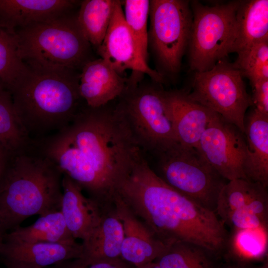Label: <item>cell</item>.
<instances>
[{"label":"cell","mask_w":268,"mask_h":268,"mask_svg":"<svg viewBox=\"0 0 268 268\" xmlns=\"http://www.w3.org/2000/svg\"><path fill=\"white\" fill-rule=\"evenodd\" d=\"M28 69L19 56L14 33L0 26V84L9 91Z\"/></svg>","instance_id":"obj_28"},{"label":"cell","mask_w":268,"mask_h":268,"mask_svg":"<svg viewBox=\"0 0 268 268\" xmlns=\"http://www.w3.org/2000/svg\"><path fill=\"white\" fill-rule=\"evenodd\" d=\"M134 268H152V262L137 267H134Z\"/></svg>","instance_id":"obj_36"},{"label":"cell","mask_w":268,"mask_h":268,"mask_svg":"<svg viewBox=\"0 0 268 268\" xmlns=\"http://www.w3.org/2000/svg\"><path fill=\"white\" fill-rule=\"evenodd\" d=\"M60 211L67 226L75 239L85 240L98 224L105 206L86 197L82 189L63 175Z\"/></svg>","instance_id":"obj_18"},{"label":"cell","mask_w":268,"mask_h":268,"mask_svg":"<svg viewBox=\"0 0 268 268\" xmlns=\"http://www.w3.org/2000/svg\"><path fill=\"white\" fill-rule=\"evenodd\" d=\"M79 79L76 71L29 67L17 81L9 92L16 114L30 137L34 134L56 133L73 120L84 106Z\"/></svg>","instance_id":"obj_4"},{"label":"cell","mask_w":268,"mask_h":268,"mask_svg":"<svg viewBox=\"0 0 268 268\" xmlns=\"http://www.w3.org/2000/svg\"><path fill=\"white\" fill-rule=\"evenodd\" d=\"M113 194L167 246L191 243L223 259L230 236L223 222L166 184L144 156L117 181Z\"/></svg>","instance_id":"obj_2"},{"label":"cell","mask_w":268,"mask_h":268,"mask_svg":"<svg viewBox=\"0 0 268 268\" xmlns=\"http://www.w3.org/2000/svg\"><path fill=\"white\" fill-rule=\"evenodd\" d=\"M237 54L233 64L252 84L268 79V40L256 43Z\"/></svg>","instance_id":"obj_30"},{"label":"cell","mask_w":268,"mask_h":268,"mask_svg":"<svg viewBox=\"0 0 268 268\" xmlns=\"http://www.w3.org/2000/svg\"><path fill=\"white\" fill-rule=\"evenodd\" d=\"M152 268H161L155 262H152Z\"/></svg>","instance_id":"obj_39"},{"label":"cell","mask_w":268,"mask_h":268,"mask_svg":"<svg viewBox=\"0 0 268 268\" xmlns=\"http://www.w3.org/2000/svg\"><path fill=\"white\" fill-rule=\"evenodd\" d=\"M10 155L9 153L0 144V174Z\"/></svg>","instance_id":"obj_34"},{"label":"cell","mask_w":268,"mask_h":268,"mask_svg":"<svg viewBox=\"0 0 268 268\" xmlns=\"http://www.w3.org/2000/svg\"><path fill=\"white\" fill-rule=\"evenodd\" d=\"M73 0H0V26L17 30L68 14Z\"/></svg>","instance_id":"obj_17"},{"label":"cell","mask_w":268,"mask_h":268,"mask_svg":"<svg viewBox=\"0 0 268 268\" xmlns=\"http://www.w3.org/2000/svg\"><path fill=\"white\" fill-rule=\"evenodd\" d=\"M242 77L233 64L222 60L209 70L195 72L188 94L244 134L246 111L253 103Z\"/></svg>","instance_id":"obj_9"},{"label":"cell","mask_w":268,"mask_h":268,"mask_svg":"<svg viewBox=\"0 0 268 268\" xmlns=\"http://www.w3.org/2000/svg\"><path fill=\"white\" fill-rule=\"evenodd\" d=\"M163 89L152 85L128 86L116 107L143 154L154 155L177 141Z\"/></svg>","instance_id":"obj_6"},{"label":"cell","mask_w":268,"mask_h":268,"mask_svg":"<svg viewBox=\"0 0 268 268\" xmlns=\"http://www.w3.org/2000/svg\"><path fill=\"white\" fill-rule=\"evenodd\" d=\"M123 239L122 224L112 203L105 206L98 224L82 241V255L80 258L89 260L121 258Z\"/></svg>","instance_id":"obj_20"},{"label":"cell","mask_w":268,"mask_h":268,"mask_svg":"<svg viewBox=\"0 0 268 268\" xmlns=\"http://www.w3.org/2000/svg\"><path fill=\"white\" fill-rule=\"evenodd\" d=\"M3 240L59 243L76 241L68 230L60 210L41 215L32 224L19 226L7 232Z\"/></svg>","instance_id":"obj_22"},{"label":"cell","mask_w":268,"mask_h":268,"mask_svg":"<svg viewBox=\"0 0 268 268\" xmlns=\"http://www.w3.org/2000/svg\"><path fill=\"white\" fill-rule=\"evenodd\" d=\"M10 155L0 174V232L4 236L30 216L60 210L63 174L39 151Z\"/></svg>","instance_id":"obj_3"},{"label":"cell","mask_w":268,"mask_h":268,"mask_svg":"<svg viewBox=\"0 0 268 268\" xmlns=\"http://www.w3.org/2000/svg\"><path fill=\"white\" fill-rule=\"evenodd\" d=\"M252 86L253 95L252 99L255 108L268 115V79L258 81Z\"/></svg>","instance_id":"obj_32"},{"label":"cell","mask_w":268,"mask_h":268,"mask_svg":"<svg viewBox=\"0 0 268 268\" xmlns=\"http://www.w3.org/2000/svg\"><path fill=\"white\" fill-rule=\"evenodd\" d=\"M220 268H253L251 263L241 261L223 259Z\"/></svg>","instance_id":"obj_33"},{"label":"cell","mask_w":268,"mask_h":268,"mask_svg":"<svg viewBox=\"0 0 268 268\" xmlns=\"http://www.w3.org/2000/svg\"><path fill=\"white\" fill-rule=\"evenodd\" d=\"M112 203L123 228L121 258L134 267L154 262L168 246L114 194Z\"/></svg>","instance_id":"obj_13"},{"label":"cell","mask_w":268,"mask_h":268,"mask_svg":"<svg viewBox=\"0 0 268 268\" xmlns=\"http://www.w3.org/2000/svg\"><path fill=\"white\" fill-rule=\"evenodd\" d=\"M39 151L104 206L115 184L143 154L115 101L98 108L84 105L67 126L40 141Z\"/></svg>","instance_id":"obj_1"},{"label":"cell","mask_w":268,"mask_h":268,"mask_svg":"<svg viewBox=\"0 0 268 268\" xmlns=\"http://www.w3.org/2000/svg\"><path fill=\"white\" fill-rule=\"evenodd\" d=\"M267 187L244 179L228 181L222 189L217 202L216 213L221 220L232 211L246 206Z\"/></svg>","instance_id":"obj_27"},{"label":"cell","mask_w":268,"mask_h":268,"mask_svg":"<svg viewBox=\"0 0 268 268\" xmlns=\"http://www.w3.org/2000/svg\"><path fill=\"white\" fill-rule=\"evenodd\" d=\"M4 236L0 232V250L1 247V245L3 242L4 240Z\"/></svg>","instance_id":"obj_37"},{"label":"cell","mask_w":268,"mask_h":268,"mask_svg":"<svg viewBox=\"0 0 268 268\" xmlns=\"http://www.w3.org/2000/svg\"><path fill=\"white\" fill-rule=\"evenodd\" d=\"M19 56L29 68L48 71H76L90 59L91 45L76 15L69 13L14 32Z\"/></svg>","instance_id":"obj_5"},{"label":"cell","mask_w":268,"mask_h":268,"mask_svg":"<svg viewBox=\"0 0 268 268\" xmlns=\"http://www.w3.org/2000/svg\"><path fill=\"white\" fill-rule=\"evenodd\" d=\"M149 16L148 47L164 71L177 73L190 37L193 14L189 2L151 0Z\"/></svg>","instance_id":"obj_10"},{"label":"cell","mask_w":268,"mask_h":268,"mask_svg":"<svg viewBox=\"0 0 268 268\" xmlns=\"http://www.w3.org/2000/svg\"><path fill=\"white\" fill-rule=\"evenodd\" d=\"M158 173L169 186L216 213L219 194L228 181L208 163L198 148L178 141L154 155Z\"/></svg>","instance_id":"obj_7"},{"label":"cell","mask_w":268,"mask_h":268,"mask_svg":"<svg viewBox=\"0 0 268 268\" xmlns=\"http://www.w3.org/2000/svg\"><path fill=\"white\" fill-rule=\"evenodd\" d=\"M53 268H134L122 258L103 260H89L79 258L64 261Z\"/></svg>","instance_id":"obj_31"},{"label":"cell","mask_w":268,"mask_h":268,"mask_svg":"<svg viewBox=\"0 0 268 268\" xmlns=\"http://www.w3.org/2000/svg\"><path fill=\"white\" fill-rule=\"evenodd\" d=\"M128 80L103 59L91 60L81 68L79 93L87 106L100 107L120 97L127 88Z\"/></svg>","instance_id":"obj_16"},{"label":"cell","mask_w":268,"mask_h":268,"mask_svg":"<svg viewBox=\"0 0 268 268\" xmlns=\"http://www.w3.org/2000/svg\"><path fill=\"white\" fill-rule=\"evenodd\" d=\"M223 261L200 246L177 242L169 245L154 262L161 268H220Z\"/></svg>","instance_id":"obj_23"},{"label":"cell","mask_w":268,"mask_h":268,"mask_svg":"<svg viewBox=\"0 0 268 268\" xmlns=\"http://www.w3.org/2000/svg\"><path fill=\"white\" fill-rule=\"evenodd\" d=\"M117 0H84L76 18L84 36L97 49L108 30Z\"/></svg>","instance_id":"obj_24"},{"label":"cell","mask_w":268,"mask_h":268,"mask_svg":"<svg viewBox=\"0 0 268 268\" xmlns=\"http://www.w3.org/2000/svg\"><path fill=\"white\" fill-rule=\"evenodd\" d=\"M82 246L72 243L16 242L3 240L0 250L5 264L21 268H44L81 258Z\"/></svg>","instance_id":"obj_14"},{"label":"cell","mask_w":268,"mask_h":268,"mask_svg":"<svg viewBox=\"0 0 268 268\" xmlns=\"http://www.w3.org/2000/svg\"><path fill=\"white\" fill-rule=\"evenodd\" d=\"M124 6L125 22L133 34L144 60H148L147 20L149 15L150 0H125Z\"/></svg>","instance_id":"obj_29"},{"label":"cell","mask_w":268,"mask_h":268,"mask_svg":"<svg viewBox=\"0 0 268 268\" xmlns=\"http://www.w3.org/2000/svg\"><path fill=\"white\" fill-rule=\"evenodd\" d=\"M253 268H268V259L263 261V263L259 266L253 267Z\"/></svg>","instance_id":"obj_35"},{"label":"cell","mask_w":268,"mask_h":268,"mask_svg":"<svg viewBox=\"0 0 268 268\" xmlns=\"http://www.w3.org/2000/svg\"><path fill=\"white\" fill-rule=\"evenodd\" d=\"M163 92L174 122L177 141L198 148L202 134L216 113L193 100L185 90L163 89Z\"/></svg>","instance_id":"obj_15"},{"label":"cell","mask_w":268,"mask_h":268,"mask_svg":"<svg viewBox=\"0 0 268 268\" xmlns=\"http://www.w3.org/2000/svg\"><path fill=\"white\" fill-rule=\"evenodd\" d=\"M32 144L16 114L9 92L0 84V144L12 155Z\"/></svg>","instance_id":"obj_25"},{"label":"cell","mask_w":268,"mask_h":268,"mask_svg":"<svg viewBox=\"0 0 268 268\" xmlns=\"http://www.w3.org/2000/svg\"><path fill=\"white\" fill-rule=\"evenodd\" d=\"M240 1L213 6L191 2L193 20L188 45L191 70H209L232 53Z\"/></svg>","instance_id":"obj_8"},{"label":"cell","mask_w":268,"mask_h":268,"mask_svg":"<svg viewBox=\"0 0 268 268\" xmlns=\"http://www.w3.org/2000/svg\"><path fill=\"white\" fill-rule=\"evenodd\" d=\"M5 264L7 268H21L17 267L16 266L11 265V264Z\"/></svg>","instance_id":"obj_38"},{"label":"cell","mask_w":268,"mask_h":268,"mask_svg":"<svg viewBox=\"0 0 268 268\" xmlns=\"http://www.w3.org/2000/svg\"><path fill=\"white\" fill-rule=\"evenodd\" d=\"M246 180L268 185V115L254 109L245 118Z\"/></svg>","instance_id":"obj_19"},{"label":"cell","mask_w":268,"mask_h":268,"mask_svg":"<svg viewBox=\"0 0 268 268\" xmlns=\"http://www.w3.org/2000/svg\"><path fill=\"white\" fill-rule=\"evenodd\" d=\"M97 50L101 58L122 75L129 69L132 71V80L139 81L146 74L155 82L164 81L163 74L150 67L143 58L125 22L120 0H117L106 34Z\"/></svg>","instance_id":"obj_12"},{"label":"cell","mask_w":268,"mask_h":268,"mask_svg":"<svg viewBox=\"0 0 268 268\" xmlns=\"http://www.w3.org/2000/svg\"><path fill=\"white\" fill-rule=\"evenodd\" d=\"M236 23L232 53L238 54L256 43L268 40V0H240Z\"/></svg>","instance_id":"obj_21"},{"label":"cell","mask_w":268,"mask_h":268,"mask_svg":"<svg viewBox=\"0 0 268 268\" xmlns=\"http://www.w3.org/2000/svg\"><path fill=\"white\" fill-rule=\"evenodd\" d=\"M247 147L244 134L216 113L202 134L198 148L222 177L230 181L245 179Z\"/></svg>","instance_id":"obj_11"},{"label":"cell","mask_w":268,"mask_h":268,"mask_svg":"<svg viewBox=\"0 0 268 268\" xmlns=\"http://www.w3.org/2000/svg\"><path fill=\"white\" fill-rule=\"evenodd\" d=\"M268 230L263 229L232 230L223 259L251 263L268 259Z\"/></svg>","instance_id":"obj_26"}]
</instances>
